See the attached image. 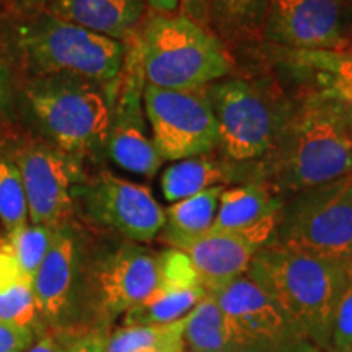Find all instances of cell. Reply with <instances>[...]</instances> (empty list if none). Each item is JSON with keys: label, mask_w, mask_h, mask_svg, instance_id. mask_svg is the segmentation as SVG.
<instances>
[{"label": "cell", "mask_w": 352, "mask_h": 352, "mask_svg": "<svg viewBox=\"0 0 352 352\" xmlns=\"http://www.w3.org/2000/svg\"><path fill=\"white\" fill-rule=\"evenodd\" d=\"M160 280V253L124 240L83 258L80 328H107L118 316L145 300Z\"/></svg>", "instance_id": "cell-6"}, {"label": "cell", "mask_w": 352, "mask_h": 352, "mask_svg": "<svg viewBox=\"0 0 352 352\" xmlns=\"http://www.w3.org/2000/svg\"><path fill=\"white\" fill-rule=\"evenodd\" d=\"M320 91L327 98H331L341 104H352V74L351 76L320 77Z\"/></svg>", "instance_id": "cell-32"}, {"label": "cell", "mask_w": 352, "mask_h": 352, "mask_svg": "<svg viewBox=\"0 0 352 352\" xmlns=\"http://www.w3.org/2000/svg\"><path fill=\"white\" fill-rule=\"evenodd\" d=\"M183 327L182 318L170 324H132L118 328L109 331L103 352H148L158 347L184 349Z\"/></svg>", "instance_id": "cell-25"}, {"label": "cell", "mask_w": 352, "mask_h": 352, "mask_svg": "<svg viewBox=\"0 0 352 352\" xmlns=\"http://www.w3.org/2000/svg\"><path fill=\"white\" fill-rule=\"evenodd\" d=\"M283 52L285 63L318 74V77L352 74V44L334 51H297L283 47Z\"/></svg>", "instance_id": "cell-28"}, {"label": "cell", "mask_w": 352, "mask_h": 352, "mask_svg": "<svg viewBox=\"0 0 352 352\" xmlns=\"http://www.w3.org/2000/svg\"><path fill=\"white\" fill-rule=\"evenodd\" d=\"M144 108L153 147L164 162L206 155L219 147L208 88L168 90L145 85Z\"/></svg>", "instance_id": "cell-9"}, {"label": "cell", "mask_w": 352, "mask_h": 352, "mask_svg": "<svg viewBox=\"0 0 352 352\" xmlns=\"http://www.w3.org/2000/svg\"><path fill=\"white\" fill-rule=\"evenodd\" d=\"M85 250L76 220L56 228L50 252L33 279L34 302L44 331H83L78 308Z\"/></svg>", "instance_id": "cell-13"}, {"label": "cell", "mask_w": 352, "mask_h": 352, "mask_svg": "<svg viewBox=\"0 0 352 352\" xmlns=\"http://www.w3.org/2000/svg\"><path fill=\"white\" fill-rule=\"evenodd\" d=\"M0 321L33 329L36 336L44 333L34 302L33 279L26 277L0 239Z\"/></svg>", "instance_id": "cell-21"}, {"label": "cell", "mask_w": 352, "mask_h": 352, "mask_svg": "<svg viewBox=\"0 0 352 352\" xmlns=\"http://www.w3.org/2000/svg\"><path fill=\"white\" fill-rule=\"evenodd\" d=\"M270 0H210L212 26L232 39H253L263 34Z\"/></svg>", "instance_id": "cell-24"}, {"label": "cell", "mask_w": 352, "mask_h": 352, "mask_svg": "<svg viewBox=\"0 0 352 352\" xmlns=\"http://www.w3.org/2000/svg\"><path fill=\"white\" fill-rule=\"evenodd\" d=\"M226 186H214L165 209V227L160 235L195 236L209 232L214 226L219 209V199Z\"/></svg>", "instance_id": "cell-23"}, {"label": "cell", "mask_w": 352, "mask_h": 352, "mask_svg": "<svg viewBox=\"0 0 352 352\" xmlns=\"http://www.w3.org/2000/svg\"><path fill=\"white\" fill-rule=\"evenodd\" d=\"M208 294L226 315L236 352H267L308 341L277 303L246 274Z\"/></svg>", "instance_id": "cell-14"}, {"label": "cell", "mask_w": 352, "mask_h": 352, "mask_svg": "<svg viewBox=\"0 0 352 352\" xmlns=\"http://www.w3.org/2000/svg\"><path fill=\"white\" fill-rule=\"evenodd\" d=\"M124 44L126 57L113 100L104 152L122 170L153 176L160 170L164 160L157 153L147 131L148 122L144 108V90L147 82L138 34Z\"/></svg>", "instance_id": "cell-12"}, {"label": "cell", "mask_w": 352, "mask_h": 352, "mask_svg": "<svg viewBox=\"0 0 352 352\" xmlns=\"http://www.w3.org/2000/svg\"><path fill=\"white\" fill-rule=\"evenodd\" d=\"M344 113H346V121H347V127H349L351 138H352V104H346V107H344Z\"/></svg>", "instance_id": "cell-39"}, {"label": "cell", "mask_w": 352, "mask_h": 352, "mask_svg": "<svg viewBox=\"0 0 352 352\" xmlns=\"http://www.w3.org/2000/svg\"><path fill=\"white\" fill-rule=\"evenodd\" d=\"M206 88L219 127V147L227 158L252 162L276 147L289 114L264 87L222 78Z\"/></svg>", "instance_id": "cell-8"}, {"label": "cell", "mask_w": 352, "mask_h": 352, "mask_svg": "<svg viewBox=\"0 0 352 352\" xmlns=\"http://www.w3.org/2000/svg\"><path fill=\"white\" fill-rule=\"evenodd\" d=\"M15 7L19 8L20 13H34L41 12L51 3V0H13Z\"/></svg>", "instance_id": "cell-36"}, {"label": "cell", "mask_w": 352, "mask_h": 352, "mask_svg": "<svg viewBox=\"0 0 352 352\" xmlns=\"http://www.w3.org/2000/svg\"><path fill=\"white\" fill-rule=\"evenodd\" d=\"M352 347V271L334 308L327 352H346Z\"/></svg>", "instance_id": "cell-29"}, {"label": "cell", "mask_w": 352, "mask_h": 352, "mask_svg": "<svg viewBox=\"0 0 352 352\" xmlns=\"http://www.w3.org/2000/svg\"><path fill=\"white\" fill-rule=\"evenodd\" d=\"M60 338H63V334L59 331L46 329L43 334H39L34 344L26 352H57L60 346Z\"/></svg>", "instance_id": "cell-35"}, {"label": "cell", "mask_w": 352, "mask_h": 352, "mask_svg": "<svg viewBox=\"0 0 352 352\" xmlns=\"http://www.w3.org/2000/svg\"><path fill=\"white\" fill-rule=\"evenodd\" d=\"M179 7L188 19L210 30V0H179Z\"/></svg>", "instance_id": "cell-34"}, {"label": "cell", "mask_w": 352, "mask_h": 352, "mask_svg": "<svg viewBox=\"0 0 352 352\" xmlns=\"http://www.w3.org/2000/svg\"><path fill=\"white\" fill-rule=\"evenodd\" d=\"M208 296L195 266L179 250L160 253V280L145 300L124 314V327L170 324L182 320Z\"/></svg>", "instance_id": "cell-16"}, {"label": "cell", "mask_w": 352, "mask_h": 352, "mask_svg": "<svg viewBox=\"0 0 352 352\" xmlns=\"http://www.w3.org/2000/svg\"><path fill=\"white\" fill-rule=\"evenodd\" d=\"M274 189L305 191L352 173V138L344 104L316 94L290 114L277 140Z\"/></svg>", "instance_id": "cell-3"}, {"label": "cell", "mask_w": 352, "mask_h": 352, "mask_svg": "<svg viewBox=\"0 0 352 352\" xmlns=\"http://www.w3.org/2000/svg\"><path fill=\"white\" fill-rule=\"evenodd\" d=\"M19 165L30 222L52 228L76 217L74 189L87 178L83 158L72 155L43 139L7 142Z\"/></svg>", "instance_id": "cell-10"}, {"label": "cell", "mask_w": 352, "mask_h": 352, "mask_svg": "<svg viewBox=\"0 0 352 352\" xmlns=\"http://www.w3.org/2000/svg\"><path fill=\"white\" fill-rule=\"evenodd\" d=\"M36 338L33 329L0 321V352H26Z\"/></svg>", "instance_id": "cell-31"}, {"label": "cell", "mask_w": 352, "mask_h": 352, "mask_svg": "<svg viewBox=\"0 0 352 352\" xmlns=\"http://www.w3.org/2000/svg\"><path fill=\"white\" fill-rule=\"evenodd\" d=\"M183 321L184 349L189 352H236L226 315L209 294Z\"/></svg>", "instance_id": "cell-22"}, {"label": "cell", "mask_w": 352, "mask_h": 352, "mask_svg": "<svg viewBox=\"0 0 352 352\" xmlns=\"http://www.w3.org/2000/svg\"><path fill=\"white\" fill-rule=\"evenodd\" d=\"M263 34L284 50H341L342 0H270Z\"/></svg>", "instance_id": "cell-15"}, {"label": "cell", "mask_w": 352, "mask_h": 352, "mask_svg": "<svg viewBox=\"0 0 352 352\" xmlns=\"http://www.w3.org/2000/svg\"><path fill=\"white\" fill-rule=\"evenodd\" d=\"M54 233L56 228L28 222L16 230L8 232L2 239V246L20 271L30 279H34L39 266L50 252Z\"/></svg>", "instance_id": "cell-26"}, {"label": "cell", "mask_w": 352, "mask_h": 352, "mask_svg": "<svg viewBox=\"0 0 352 352\" xmlns=\"http://www.w3.org/2000/svg\"><path fill=\"white\" fill-rule=\"evenodd\" d=\"M74 209L94 226L134 243H151L165 227V209L151 189L111 171L87 176L77 184Z\"/></svg>", "instance_id": "cell-11"}, {"label": "cell", "mask_w": 352, "mask_h": 352, "mask_svg": "<svg viewBox=\"0 0 352 352\" xmlns=\"http://www.w3.org/2000/svg\"><path fill=\"white\" fill-rule=\"evenodd\" d=\"M270 243L333 261H352V173L305 189L283 212Z\"/></svg>", "instance_id": "cell-7"}, {"label": "cell", "mask_w": 352, "mask_h": 352, "mask_svg": "<svg viewBox=\"0 0 352 352\" xmlns=\"http://www.w3.org/2000/svg\"><path fill=\"white\" fill-rule=\"evenodd\" d=\"M138 39L148 85L168 90L204 88L233 69L232 56L219 36L184 13L147 10Z\"/></svg>", "instance_id": "cell-5"}, {"label": "cell", "mask_w": 352, "mask_h": 352, "mask_svg": "<svg viewBox=\"0 0 352 352\" xmlns=\"http://www.w3.org/2000/svg\"><path fill=\"white\" fill-rule=\"evenodd\" d=\"M346 352H352V347H351V349H347V351H346Z\"/></svg>", "instance_id": "cell-41"}, {"label": "cell", "mask_w": 352, "mask_h": 352, "mask_svg": "<svg viewBox=\"0 0 352 352\" xmlns=\"http://www.w3.org/2000/svg\"><path fill=\"white\" fill-rule=\"evenodd\" d=\"M267 352H323V351L318 349V347H316L311 341H302L298 342V344L283 347V349L267 351Z\"/></svg>", "instance_id": "cell-38"}, {"label": "cell", "mask_w": 352, "mask_h": 352, "mask_svg": "<svg viewBox=\"0 0 352 352\" xmlns=\"http://www.w3.org/2000/svg\"><path fill=\"white\" fill-rule=\"evenodd\" d=\"M60 346L57 352H103L109 334L107 328H90L83 331L60 333Z\"/></svg>", "instance_id": "cell-30"}, {"label": "cell", "mask_w": 352, "mask_h": 352, "mask_svg": "<svg viewBox=\"0 0 352 352\" xmlns=\"http://www.w3.org/2000/svg\"><path fill=\"white\" fill-rule=\"evenodd\" d=\"M352 271V261H333L267 243L246 276L277 303L308 341L328 351L334 308Z\"/></svg>", "instance_id": "cell-1"}, {"label": "cell", "mask_w": 352, "mask_h": 352, "mask_svg": "<svg viewBox=\"0 0 352 352\" xmlns=\"http://www.w3.org/2000/svg\"><path fill=\"white\" fill-rule=\"evenodd\" d=\"M13 72L10 64L3 56H0V120L8 113L13 101Z\"/></svg>", "instance_id": "cell-33"}, {"label": "cell", "mask_w": 352, "mask_h": 352, "mask_svg": "<svg viewBox=\"0 0 352 352\" xmlns=\"http://www.w3.org/2000/svg\"><path fill=\"white\" fill-rule=\"evenodd\" d=\"M51 15L103 36L126 43L147 15L145 0H51Z\"/></svg>", "instance_id": "cell-19"}, {"label": "cell", "mask_w": 352, "mask_h": 352, "mask_svg": "<svg viewBox=\"0 0 352 352\" xmlns=\"http://www.w3.org/2000/svg\"><path fill=\"white\" fill-rule=\"evenodd\" d=\"M13 46L30 77L64 74L104 85L120 78L126 57L124 43L46 10L25 13L13 30Z\"/></svg>", "instance_id": "cell-4"}, {"label": "cell", "mask_w": 352, "mask_h": 352, "mask_svg": "<svg viewBox=\"0 0 352 352\" xmlns=\"http://www.w3.org/2000/svg\"><path fill=\"white\" fill-rule=\"evenodd\" d=\"M147 7L153 12L175 13L179 7V0H145Z\"/></svg>", "instance_id": "cell-37"}, {"label": "cell", "mask_w": 352, "mask_h": 352, "mask_svg": "<svg viewBox=\"0 0 352 352\" xmlns=\"http://www.w3.org/2000/svg\"><path fill=\"white\" fill-rule=\"evenodd\" d=\"M148 352H184V349H175V347H158V349H153Z\"/></svg>", "instance_id": "cell-40"}, {"label": "cell", "mask_w": 352, "mask_h": 352, "mask_svg": "<svg viewBox=\"0 0 352 352\" xmlns=\"http://www.w3.org/2000/svg\"><path fill=\"white\" fill-rule=\"evenodd\" d=\"M0 222L7 233L30 222L23 182L7 142H0Z\"/></svg>", "instance_id": "cell-27"}, {"label": "cell", "mask_w": 352, "mask_h": 352, "mask_svg": "<svg viewBox=\"0 0 352 352\" xmlns=\"http://www.w3.org/2000/svg\"><path fill=\"white\" fill-rule=\"evenodd\" d=\"M283 201L271 184L254 182L223 189L210 232H235L264 248L283 217Z\"/></svg>", "instance_id": "cell-18"}, {"label": "cell", "mask_w": 352, "mask_h": 352, "mask_svg": "<svg viewBox=\"0 0 352 352\" xmlns=\"http://www.w3.org/2000/svg\"><path fill=\"white\" fill-rule=\"evenodd\" d=\"M170 248L188 256L206 290H214L246 274L261 246L235 232H206L195 236L158 235Z\"/></svg>", "instance_id": "cell-17"}, {"label": "cell", "mask_w": 352, "mask_h": 352, "mask_svg": "<svg viewBox=\"0 0 352 352\" xmlns=\"http://www.w3.org/2000/svg\"><path fill=\"white\" fill-rule=\"evenodd\" d=\"M236 179H240V173L232 165L206 153L184 158L168 166L162 175V192L166 201L176 202L209 188L226 186Z\"/></svg>", "instance_id": "cell-20"}, {"label": "cell", "mask_w": 352, "mask_h": 352, "mask_svg": "<svg viewBox=\"0 0 352 352\" xmlns=\"http://www.w3.org/2000/svg\"><path fill=\"white\" fill-rule=\"evenodd\" d=\"M118 80L98 83L76 76L28 77L20 100L44 142L72 155L107 151Z\"/></svg>", "instance_id": "cell-2"}]
</instances>
